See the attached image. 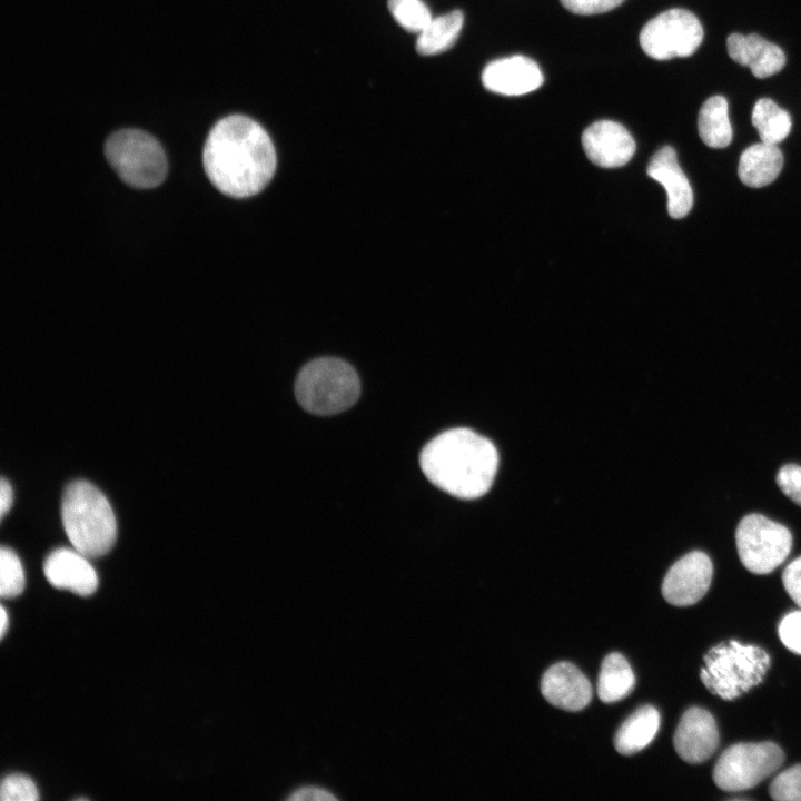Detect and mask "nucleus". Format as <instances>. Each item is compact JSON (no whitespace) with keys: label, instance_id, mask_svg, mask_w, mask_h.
Wrapping results in <instances>:
<instances>
[{"label":"nucleus","instance_id":"obj_10","mask_svg":"<svg viewBox=\"0 0 801 801\" xmlns=\"http://www.w3.org/2000/svg\"><path fill=\"white\" fill-rule=\"evenodd\" d=\"M712 576L710 557L701 551L690 552L668 571L662 583V595L672 605H693L706 594Z\"/></svg>","mask_w":801,"mask_h":801},{"label":"nucleus","instance_id":"obj_34","mask_svg":"<svg viewBox=\"0 0 801 801\" xmlns=\"http://www.w3.org/2000/svg\"><path fill=\"white\" fill-rule=\"evenodd\" d=\"M9 626V616L6 611V609L1 605V614H0V635L1 637L4 636Z\"/></svg>","mask_w":801,"mask_h":801},{"label":"nucleus","instance_id":"obj_18","mask_svg":"<svg viewBox=\"0 0 801 801\" xmlns=\"http://www.w3.org/2000/svg\"><path fill=\"white\" fill-rule=\"evenodd\" d=\"M783 156L777 145L758 142L748 147L740 157L738 175L748 187L770 185L779 176Z\"/></svg>","mask_w":801,"mask_h":801},{"label":"nucleus","instance_id":"obj_7","mask_svg":"<svg viewBox=\"0 0 801 801\" xmlns=\"http://www.w3.org/2000/svg\"><path fill=\"white\" fill-rule=\"evenodd\" d=\"M783 761V751L773 742L736 743L718 759L713 780L724 791H744L771 775Z\"/></svg>","mask_w":801,"mask_h":801},{"label":"nucleus","instance_id":"obj_9","mask_svg":"<svg viewBox=\"0 0 801 801\" xmlns=\"http://www.w3.org/2000/svg\"><path fill=\"white\" fill-rule=\"evenodd\" d=\"M703 40V28L689 10L670 9L651 19L640 32L643 51L655 60L693 55Z\"/></svg>","mask_w":801,"mask_h":801},{"label":"nucleus","instance_id":"obj_4","mask_svg":"<svg viewBox=\"0 0 801 801\" xmlns=\"http://www.w3.org/2000/svg\"><path fill=\"white\" fill-rule=\"evenodd\" d=\"M700 678L704 686L723 700H733L759 685L771 664L760 646L728 640L711 647L703 656Z\"/></svg>","mask_w":801,"mask_h":801},{"label":"nucleus","instance_id":"obj_21","mask_svg":"<svg viewBox=\"0 0 801 801\" xmlns=\"http://www.w3.org/2000/svg\"><path fill=\"white\" fill-rule=\"evenodd\" d=\"M698 130L701 140L711 148L719 149L730 145L732 127L728 101L724 97H710L702 105L698 116Z\"/></svg>","mask_w":801,"mask_h":801},{"label":"nucleus","instance_id":"obj_23","mask_svg":"<svg viewBox=\"0 0 801 801\" xmlns=\"http://www.w3.org/2000/svg\"><path fill=\"white\" fill-rule=\"evenodd\" d=\"M751 120L761 141L771 145L785 139L792 127L790 115L769 98L755 102Z\"/></svg>","mask_w":801,"mask_h":801},{"label":"nucleus","instance_id":"obj_13","mask_svg":"<svg viewBox=\"0 0 801 801\" xmlns=\"http://www.w3.org/2000/svg\"><path fill=\"white\" fill-rule=\"evenodd\" d=\"M482 82L492 92L521 96L541 87L543 75L534 60L512 56L488 62L482 72Z\"/></svg>","mask_w":801,"mask_h":801},{"label":"nucleus","instance_id":"obj_11","mask_svg":"<svg viewBox=\"0 0 801 801\" xmlns=\"http://www.w3.org/2000/svg\"><path fill=\"white\" fill-rule=\"evenodd\" d=\"M582 146L587 158L602 168H617L629 162L635 152L630 132L612 120H600L582 134Z\"/></svg>","mask_w":801,"mask_h":801},{"label":"nucleus","instance_id":"obj_25","mask_svg":"<svg viewBox=\"0 0 801 801\" xmlns=\"http://www.w3.org/2000/svg\"><path fill=\"white\" fill-rule=\"evenodd\" d=\"M24 589V573L18 555L7 546L0 550V595L2 599L18 596Z\"/></svg>","mask_w":801,"mask_h":801},{"label":"nucleus","instance_id":"obj_5","mask_svg":"<svg viewBox=\"0 0 801 801\" xmlns=\"http://www.w3.org/2000/svg\"><path fill=\"white\" fill-rule=\"evenodd\" d=\"M298 403L316 415H334L352 407L360 394L355 369L346 362L322 357L306 364L295 383Z\"/></svg>","mask_w":801,"mask_h":801},{"label":"nucleus","instance_id":"obj_2","mask_svg":"<svg viewBox=\"0 0 801 801\" xmlns=\"http://www.w3.org/2000/svg\"><path fill=\"white\" fill-rule=\"evenodd\" d=\"M419 465L429 482L444 492L477 498L492 486L498 454L491 441L474 431L453 428L424 446Z\"/></svg>","mask_w":801,"mask_h":801},{"label":"nucleus","instance_id":"obj_33","mask_svg":"<svg viewBox=\"0 0 801 801\" xmlns=\"http://www.w3.org/2000/svg\"><path fill=\"white\" fill-rule=\"evenodd\" d=\"M13 501V493L10 483L6 478L0 482V517L3 518L10 510Z\"/></svg>","mask_w":801,"mask_h":801},{"label":"nucleus","instance_id":"obj_6","mask_svg":"<svg viewBox=\"0 0 801 801\" xmlns=\"http://www.w3.org/2000/svg\"><path fill=\"white\" fill-rule=\"evenodd\" d=\"M105 156L127 185L150 189L167 177L168 162L159 141L140 129H120L108 137Z\"/></svg>","mask_w":801,"mask_h":801},{"label":"nucleus","instance_id":"obj_16","mask_svg":"<svg viewBox=\"0 0 801 801\" xmlns=\"http://www.w3.org/2000/svg\"><path fill=\"white\" fill-rule=\"evenodd\" d=\"M646 172L664 187L669 215L674 219L685 217L693 205V191L678 162L675 150L670 146L657 150L651 158Z\"/></svg>","mask_w":801,"mask_h":801},{"label":"nucleus","instance_id":"obj_15","mask_svg":"<svg viewBox=\"0 0 801 801\" xmlns=\"http://www.w3.org/2000/svg\"><path fill=\"white\" fill-rule=\"evenodd\" d=\"M541 692L548 703L566 711H580L592 699L590 681L570 662H558L547 669L541 681Z\"/></svg>","mask_w":801,"mask_h":801},{"label":"nucleus","instance_id":"obj_20","mask_svg":"<svg viewBox=\"0 0 801 801\" xmlns=\"http://www.w3.org/2000/svg\"><path fill=\"white\" fill-rule=\"evenodd\" d=\"M635 675L627 660L620 653H610L601 664L597 695L604 703L626 698L634 689Z\"/></svg>","mask_w":801,"mask_h":801},{"label":"nucleus","instance_id":"obj_1","mask_svg":"<svg viewBox=\"0 0 801 801\" xmlns=\"http://www.w3.org/2000/svg\"><path fill=\"white\" fill-rule=\"evenodd\" d=\"M205 172L220 192L234 198L260 192L274 177L277 158L267 131L255 120L231 115L210 129L202 149Z\"/></svg>","mask_w":801,"mask_h":801},{"label":"nucleus","instance_id":"obj_8","mask_svg":"<svg viewBox=\"0 0 801 801\" xmlns=\"http://www.w3.org/2000/svg\"><path fill=\"white\" fill-rule=\"evenodd\" d=\"M739 557L754 574H768L780 566L792 547L791 532L761 514L744 516L735 531Z\"/></svg>","mask_w":801,"mask_h":801},{"label":"nucleus","instance_id":"obj_19","mask_svg":"<svg viewBox=\"0 0 801 801\" xmlns=\"http://www.w3.org/2000/svg\"><path fill=\"white\" fill-rule=\"evenodd\" d=\"M659 728V711L652 705H643L621 724L614 736V746L623 755L634 754L654 740Z\"/></svg>","mask_w":801,"mask_h":801},{"label":"nucleus","instance_id":"obj_30","mask_svg":"<svg viewBox=\"0 0 801 801\" xmlns=\"http://www.w3.org/2000/svg\"><path fill=\"white\" fill-rule=\"evenodd\" d=\"M563 7L576 14L604 13L619 7L624 0H560Z\"/></svg>","mask_w":801,"mask_h":801},{"label":"nucleus","instance_id":"obj_14","mask_svg":"<svg viewBox=\"0 0 801 801\" xmlns=\"http://www.w3.org/2000/svg\"><path fill=\"white\" fill-rule=\"evenodd\" d=\"M88 558L73 547H59L47 556L43 573L57 589L90 595L97 590L98 576Z\"/></svg>","mask_w":801,"mask_h":801},{"label":"nucleus","instance_id":"obj_26","mask_svg":"<svg viewBox=\"0 0 801 801\" xmlns=\"http://www.w3.org/2000/svg\"><path fill=\"white\" fill-rule=\"evenodd\" d=\"M770 797L778 801H801V764H795L774 778Z\"/></svg>","mask_w":801,"mask_h":801},{"label":"nucleus","instance_id":"obj_29","mask_svg":"<svg viewBox=\"0 0 801 801\" xmlns=\"http://www.w3.org/2000/svg\"><path fill=\"white\" fill-rule=\"evenodd\" d=\"M781 492L795 504L801 506V466L797 464L783 465L775 477Z\"/></svg>","mask_w":801,"mask_h":801},{"label":"nucleus","instance_id":"obj_31","mask_svg":"<svg viewBox=\"0 0 801 801\" xmlns=\"http://www.w3.org/2000/svg\"><path fill=\"white\" fill-rule=\"evenodd\" d=\"M782 583L790 597L801 607V556L783 570Z\"/></svg>","mask_w":801,"mask_h":801},{"label":"nucleus","instance_id":"obj_22","mask_svg":"<svg viewBox=\"0 0 801 801\" xmlns=\"http://www.w3.org/2000/svg\"><path fill=\"white\" fill-rule=\"evenodd\" d=\"M463 22L464 17L459 10L432 18L427 26L417 33V52L431 56L448 50L456 42Z\"/></svg>","mask_w":801,"mask_h":801},{"label":"nucleus","instance_id":"obj_28","mask_svg":"<svg viewBox=\"0 0 801 801\" xmlns=\"http://www.w3.org/2000/svg\"><path fill=\"white\" fill-rule=\"evenodd\" d=\"M783 645L791 652L801 654V611L788 613L778 626Z\"/></svg>","mask_w":801,"mask_h":801},{"label":"nucleus","instance_id":"obj_3","mask_svg":"<svg viewBox=\"0 0 801 801\" xmlns=\"http://www.w3.org/2000/svg\"><path fill=\"white\" fill-rule=\"evenodd\" d=\"M61 518L66 534L87 557L108 553L117 538V523L107 497L91 483H70L62 496Z\"/></svg>","mask_w":801,"mask_h":801},{"label":"nucleus","instance_id":"obj_27","mask_svg":"<svg viewBox=\"0 0 801 801\" xmlns=\"http://www.w3.org/2000/svg\"><path fill=\"white\" fill-rule=\"evenodd\" d=\"M0 798L2 801H36L39 799V792L29 777L10 774L2 781Z\"/></svg>","mask_w":801,"mask_h":801},{"label":"nucleus","instance_id":"obj_32","mask_svg":"<svg viewBox=\"0 0 801 801\" xmlns=\"http://www.w3.org/2000/svg\"><path fill=\"white\" fill-rule=\"evenodd\" d=\"M288 800H336L337 797L333 794L327 788L316 784H305L295 788L289 792Z\"/></svg>","mask_w":801,"mask_h":801},{"label":"nucleus","instance_id":"obj_24","mask_svg":"<svg viewBox=\"0 0 801 801\" xmlns=\"http://www.w3.org/2000/svg\"><path fill=\"white\" fill-rule=\"evenodd\" d=\"M388 9L404 29L419 33L433 18L422 0H388Z\"/></svg>","mask_w":801,"mask_h":801},{"label":"nucleus","instance_id":"obj_17","mask_svg":"<svg viewBox=\"0 0 801 801\" xmlns=\"http://www.w3.org/2000/svg\"><path fill=\"white\" fill-rule=\"evenodd\" d=\"M726 49L733 61L749 67L753 76L760 79L778 73L785 65L782 49L755 33L730 34Z\"/></svg>","mask_w":801,"mask_h":801},{"label":"nucleus","instance_id":"obj_12","mask_svg":"<svg viewBox=\"0 0 801 801\" xmlns=\"http://www.w3.org/2000/svg\"><path fill=\"white\" fill-rule=\"evenodd\" d=\"M673 744L685 762L696 764L706 761L719 744L718 725L712 714L699 706L688 709L674 732Z\"/></svg>","mask_w":801,"mask_h":801}]
</instances>
